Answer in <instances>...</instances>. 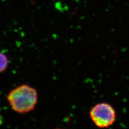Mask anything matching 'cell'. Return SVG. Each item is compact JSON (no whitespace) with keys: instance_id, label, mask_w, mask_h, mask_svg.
Wrapping results in <instances>:
<instances>
[{"instance_id":"cell-1","label":"cell","mask_w":129,"mask_h":129,"mask_svg":"<svg viewBox=\"0 0 129 129\" xmlns=\"http://www.w3.org/2000/svg\"><path fill=\"white\" fill-rule=\"evenodd\" d=\"M6 99L13 110L21 114L33 111L38 99L37 89L25 84L11 90Z\"/></svg>"},{"instance_id":"cell-2","label":"cell","mask_w":129,"mask_h":129,"mask_svg":"<svg viewBox=\"0 0 129 129\" xmlns=\"http://www.w3.org/2000/svg\"><path fill=\"white\" fill-rule=\"evenodd\" d=\"M91 120L97 127L105 129L113 124L116 119V112L111 104L100 102L93 106L89 111Z\"/></svg>"},{"instance_id":"cell-3","label":"cell","mask_w":129,"mask_h":129,"mask_svg":"<svg viewBox=\"0 0 129 129\" xmlns=\"http://www.w3.org/2000/svg\"><path fill=\"white\" fill-rule=\"evenodd\" d=\"M8 59L5 54L0 52V73L4 72L8 66Z\"/></svg>"},{"instance_id":"cell-4","label":"cell","mask_w":129,"mask_h":129,"mask_svg":"<svg viewBox=\"0 0 129 129\" xmlns=\"http://www.w3.org/2000/svg\"><path fill=\"white\" fill-rule=\"evenodd\" d=\"M0 121H2V120H1V118H0Z\"/></svg>"}]
</instances>
